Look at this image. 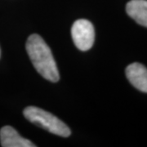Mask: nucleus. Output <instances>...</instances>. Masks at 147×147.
<instances>
[{
  "mask_svg": "<svg viewBox=\"0 0 147 147\" xmlns=\"http://www.w3.org/2000/svg\"><path fill=\"white\" fill-rule=\"evenodd\" d=\"M0 142L3 147H35L30 141L25 139L10 126H5L0 130Z\"/></svg>",
  "mask_w": 147,
  "mask_h": 147,
  "instance_id": "39448f33",
  "label": "nucleus"
},
{
  "mask_svg": "<svg viewBox=\"0 0 147 147\" xmlns=\"http://www.w3.org/2000/svg\"><path fill=\"white\" fill-rule=\"evenodd\" d=\"M27 120L55 135L67 137L71 131L69 127L53 114L34 106H28L23 111Z\"/></svg>",
  "mask_w": 147,
  "mask_h": 147,
  "instance_id": "f03ea898",
  "label": "nucleus"
},
{
  "mask_svg": "<svg viewBox=\"0 0 147 147\" xmlns=\"http://www.w3.org/2000/svg\"><path fill=\"white\" fill-rule=\"evenodd\" d=\"M131 84L142 92H147V68L141 63L130 64L125 70Z\"/></svg>",
  "mask_w": 147,
  "mask_h": 147,
  "instance_id": "20e7f679",
  "label": "nucleus"
},
{
  "mask_svg": "<svg viewBox=\"0 0 147 147\" xmlns=\"http://www.w3.org/2000/svg\"><path fill=\"white\" fill-rule=\"evenodd\" d=\"M127 15L142 26L147 27V0H131L126 6Z\"/></svg>",
  "mask_w": 147,
  "mask_h": 147,
  "instance_id": "423d86ee",
  "label": "nucleus"
},
{
  "mask_svg": "<svg viewBox=\"0 0 147 147\" xmlns=\"http://www.w3.org/2000/svg\"><path fill=\"white\" fill-rule=\"evenodd\" d=\"M71 35L75 46L80 51H88L93 46L95 30L93 25L88 20H77L71 28Z\"/></svg>",
  "mask_w": 147,
  "mask_h": 147,
  "instance_id": "7ed1b4c3",
  "label": "nucleus"
},
{
  "mask_svg": "<svg viewBox=\"0 0 147 147\" xmlns=\"http://www.w3.org/2000/svg\"><path fill=\"white\" fill-rule=\"evenodd\" d=\"M26 51L34 67L44 79L53 83L60 79L59 71L50 47L38 34H31L26 42Z\"/></svg>",
  "mask_w": 147,
  "mask_h": 147,
  "instance_id": "f257e3e1",
  "label": "nucleus"
}]
</instances>
